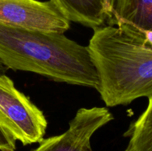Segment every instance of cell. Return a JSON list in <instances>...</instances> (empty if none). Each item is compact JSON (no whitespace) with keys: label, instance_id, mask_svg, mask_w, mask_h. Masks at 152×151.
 Listing matches in <instances>:
<instances>
[{"label":"cell","instance_id":"cell-1","mask_svg":"<svg viewBox=\"0 0 152 151\" xmlns=\"http://www.w3.org/2000/svg\"><path fill=\"white\" fill-rule=\"evenodd\" d=\"M0 61L13 70L96 90L98 87L88 47L64 33L0 22Z\"/></svg>","mask_w":152,"mask_h":151},{"label":"cell","instance_id":"cell-2","mask_svg":"<svg viewBox=\"0 0 152 151\" xmlns=\"http://www.w3.org/2000/svg\"><path fill=\"white\" fill-rule=\"evenodd\" d=\"M87 47L97 73L96 90L107 107L152 94V46L140 31L104 25L94 30Z\"/></svg>","mask_w":152,"mask_h":151},{"label":"cell","instance_id":"cell-3","mask_svg":"<svg viewBox=\"0 0 152 151\" xmlns=\"http://www.w3.org/2000/svg\"><path fill=\"white\" fill-rule=\"evenodd\" d=\"M0 126L23 145L39 143L48 127L42 111L4 74H0Z\"/></svg>","mask_w":152,"mask_h":151},{"label":"cell","instance_id":"cell-4","mask_svg":"<svg viewBox=\"0 0 152 151\" xmlns=\"http://www.w3.org/2000/svg\"><path fill=\"white\" fill-rule=\"evenodd\" d=\"M113 119L112 113L105 107L80 108L66 131L43 139L31 151H93L91 146L92 136Z\"/></svg>","mask_w":152,"mask_h":151},{"label":"cell","instance_id":"cell-5","mask_svg":"<svg viewBox=\"0 0 152 151\" xmlns=\"http://www.w3.org/2000/svg\"><path fill=\"white\" fill-rule=\"evenodd\" d=\"M0 22L60 33L71 27L50 0H0Z\"/></svg>","mask_w":152,"mask_h":151},{"label":"cell","instance_id":"cell-6","mask_svg":"<svg viewBox=\"0 0 152 151\" xmlns=\"http://www.w3.org/2000/svg\"><path fill=\"white\" fill-rule=\"evenodd\" d=\"M106 25L152 30V0H110Z\"/></svg>","mask_w":152,"mask_h":151},{"label":"cell","instance_id":"cell-7","mask_svg":"<svg viewBox=\"0 0 152 151\" xmlns=\"http://www.w3.org/2000/svg\"><path fill=\"white\" fill-rule=\"evenodd\" d=\"M69 22L93 30L106 25L110 0H50Z\"/></svg>","mask_w":152,"mask_h":151},{"label":"cell","instance_id":"cell-8","mask_svg":"<svg viewBox=\"0 0 152 151\" xmlns=\"http://www.w3.org/2000/svg\"><path fill=\"white\" fill-rule=\"evenodd\" d=\"M145 110L124 133L129 142L124 151H152V94Z\"/></svg>","mask_w":152,"mask_h":151},{"label":"cell","instance_id":"cell-9","mask_svg":"<svg viewBox=\"0 0 152 151\" xmlns=\"http://www.w3.org/2000/svg\"><path fill=\"white\" fill-rule=\"evenodd\" d=\"M16 140L0 126V151H16Z\"/></svg>","mask_w":152,"mask_h":151},{"label":"cell","instance_id":"cell-10","mask_svg":"<svg viewBox=\"0 0 152 151\" xmlns=\"http://www.w3.org/2000/svg\"><path fill=\"white\" fill-rule=\"evenodd\" d=\"M140 31L143 36V39L147 44H150L152 46V30H147V31Z\"/></svg>","mask_w":152,"mask_h":151},{"label":"cell","instance_id":"cell-11","mask_svg":"<svg viewBox=\"0 0 152 151\" xmlns=\"http://www.w3.org/2000/svg\"><path fill=\"white\" fill-rule=\"evenodd\" d=\"M8 69H7V68H6L4 65H3L2 62L0 61V74H4V73Z\"/></svg>","mask_w":152,"mask_h":151}]
</instances>
